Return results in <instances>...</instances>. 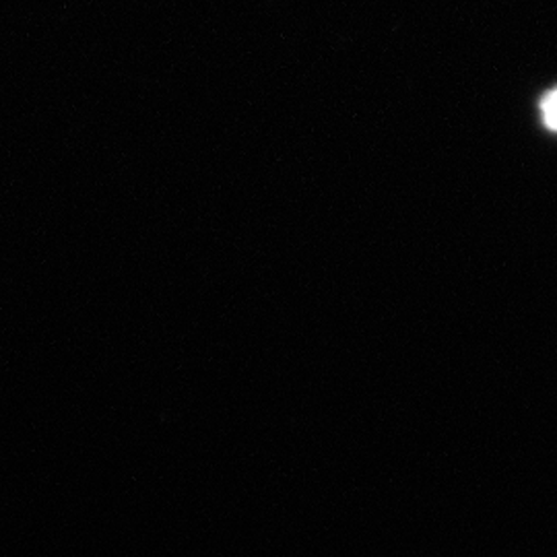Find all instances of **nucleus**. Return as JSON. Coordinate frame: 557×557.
Here are the masks:
<instances>
[{
    "label": "nucleus",
    "instance_id": "f257e3e1",
    "mask_svg": "<svg viewBox=\"0 0 557 557\" xmlns=\"http://www.w3.org/2000/svg\"><path fill=\"white\" fill-rule=\"evenodd\" d=\"M541 110H543L545 124H547L552 131H557V89H554L552 94L545 96V100L541 103Z\"/></svg>",
    "mask_w": 557,
    "mask_h": 557
}]
</instances>
